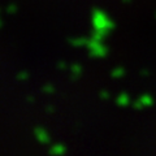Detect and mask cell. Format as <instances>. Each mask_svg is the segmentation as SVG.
Returning a JSON list of instances; mask_svg holds the SVG:
<instances>
[{
    "label": "cell",
    "instance_id": "cell-4",
    "mask_svg": "<svg viewBox=\"0 0 156 156\" xmlns=\"http://www.w3.org/2000/svg\"><path fill=\"white\" fill-rule=\"evenodd\" d=\"M82 73H83V66L80 62H73L70 65V80L77 81L82 76Z\"/></svg>",
    "mask_w": 156,
    "mask_h": 156
},
{
    "label": "cell",
    "instance_id": "cell-11",
    "mask_svg": "<svg viewBox=\"0 0 156 156\" xmlns=\"http://www.w3.org/2000/svg\"><path fill=\"white\" fill-rule=\"evenodd\" d=\"M46 112H47L48 115H52L53 112H55V108H53L52 105H47V108H46Z\"/></svg>",
    "mask_w": 156,
    "mask_h": 156
},
{
    "label": "cell",
    "instance_id": "cell-2",
    "mask_svg": "<svg viewBox=\"0 0 156 156\" xmlns=\"http://www.w3.org/2000/svg\"><path fill=\"white\" fill-rule=\"evenodd\" d=\"M92 23H94L95 29H103V30H105V26L109 22L105 18V14L101 13L99 9H94L92 11Z\"/></svg>",
    "mask_w": 156,
    "mask_h": 156
},
{
    "label": "cell",
    "instance_id": "cell-7",
    "mask_svg": "<svg viewBox=\"0 0 156 156\" xmlns=\"http://www.w3.org/2000/svg\"><path fill=\"white\" fill-rule=\"evenodd\" d=\"M42 91L44 92V94H47V95H51V94H53V92H55V87H53L52 83L47 82V83H44V85L42 86Z\"/></svg>",
    "mask_w": 156,
    "mask_h": 156
},
{
    "label": "cell",
    "instance_id": "cell-9",
    "mask_svg": "<svg viewBox=\"0 0 156 156\" xmlns=\"http://www.w3.org/2000/svg\"><path fill=\"white\" fill-rule=\"evenodd\" d=\"M18 11V7H17V4H14V3H11V4H8V7H7V12L9 14H14Z\"/></svg>",
    "mask_w": 156,
    "mask_h": 156
},
{
    "label": "cell",
    "instance_id": "cell-8",
    "mask_svg": "<svg viewBox=\"0 0 156 156\" xmlns=\"http://www.w3.org/2000/svg\"><path fill=\"white\" fill-rule=\"evenodd\" d=\"M29 77H30V74H29V72H26V70H21V72L17 73V80L18 81H22V82L27 81Z\"/></svg>",
    "mask_w": 156,
    "mask_h": 156
},
{
    "label": "cell",
    "instance_id": "cell-13",
    "mask_svg": "<svg viewBox=\"0 0 156 156\" xmlns=\"http://www.w3.org/2000/svg\"><path fill=\"white\" fill-rule=\"evenodd\" d=\"M0 26H2V21H0Z\"/></svg>",
    "mask_w": 156,
    "mask_h": 156
},
{
    "label": "cell",
    "instance_id": "cell-12",
    "mask_svg": "<svg viewBox=\"0 0 156 156\" xmlns=\"http://www.w3.org/2000/svg\"><path fill=\"white\" fill-rule=\"evenodd\" d=\"M27 101L29 103H34V98L33 96H27Z\"/></svg>",
    "mask_w": 156,
    "mask_h": 156
},
{
    "label": "cell",
    "instance_id": "cell-10",
    "mask_svg": "<svg viewBox=\"0 0 156 156\" xmlns=\"http://www.w3.org/2000/svg\"><path fill=\"white\" fill-rule=\"evenodd\" d=\"M57 69L65 70V69H66V62H65V61H62V60H60V61L57 62Z\"/></svg>",
    "mask_w": 156,
    "mask_h": 156
},
{
    "label": "cell",
    "instance_id": "cell-6",
    "mask_svg": "<svg viewBox=\"0 0 156 156\" xmlns=\"http://www.w3.org/2000/svg\"><path fill=\"white\" fill-rule=\"evenodd\" d=\"M68 42H69V44L73 47H83V46H87L89 39L83 38V37H74V38H69Z\"/></svg>",
    "mask_w": 156,
    "mask_h": 156
},
{
    "label": "cell",
    "instance_id": "cell-1",
    "mask_svg": "<svg viewBox=\"0 0 156 156\" xmlns=\"http://www.w3.org/2000/svg\"><path fill=\"white\" fill-rule=\"evenodd\" d=\"M87 47H89V51H90V56L101 57V56L105 55V48H103V46L100 44L98 39H94V38L89 39Z\"/></svg>",
    "mask_w": 156,
    "mask_h": 156
},
{
    "label": "cell",
    "instance_id": "cell-3",
    "mask_svg": "<svg viewBox=\"0 0 156 156\" xmlns=\"http://www.w3.org/2000/svg\"><path fill=\"white\" fill-rule=\"evenodd\" d=\"M34 135L39 143L42 144H50L51 143V135L48 134V131L42 128V126H35L34 128Z\"/></svg>",
    "mask_w": 156,
    "mask_h": 156
},
{
    "label": "cell",
    "instance_id": "cell-5",
    "mask_svg": "<svg viewBox=\"0 0 156 156\" xmlns=\"http://www.w3.org/2000/svg\"><path fill=\"white\" fill-rule=\"evenodd\" d=\"M66 146L62 144V143H56V144H52L50 150H48V154L50 155H64L66 154Z\"/></svg>",
    "mask_w": 156,
    "mask_h": 156
}]
</instances>
